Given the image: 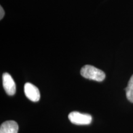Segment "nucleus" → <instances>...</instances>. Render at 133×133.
Instances as JSON below:
<instances>
[{
    "label": "nucleus",
    "mask_w": 133,
    "mask_h": 133,
    "mask_svg": "<svg viewBox=\"0 0 133 133\" xmlns=\"http://www.w3.org/2000/svg\"><path fill=\"white\" fill-rule=\"evenodd\" d=\"M80 74L81 76L86 79H92L98 82H101L105 78V74L104 71L90 65H86L83 66Z\"/></svg>",
    "instance_id": "1"
},
{
    "label": "nucleus",
    "mask_w": 133,
    "mask_h": 133,
    "mask_svg": "<svg viewBox=\"0 0 133 133\" xmlns=\"http://www.w3.org/2000/svg\"><path fill=\"white\" fill-rule=\"evenodd\" d=\"M19 126L14 121H6L1 124L0 133H18Z\"/></svg>",
    "instance_id": "5"
},
{
    "label": "nucleus",
    "mask_w": 133,
    "mask_h": 133,
    "mask_svg": "<svg viewBox=\"0 0 133 133\" xmlns=\"http://www.w3.org/2000/svg\"><path fill=\"white\" fill-rule=\"evenodd\" d=\"M3 85L5 91L8 95H14L16 91V86L14 79L8 73L3 75Z\"/></svg>",
    "instance_id": "4"
},
{
    "label": "nucleus",
    "mask_w": 133,
    "mask_h": 133,
    "mask_svg": "<svg viewBox=\"0 0 133 133\" xmlns=\"http://www.w3.org/2000/svg\"><path fill=\"white\" fill-rule=\"evenodd\" d=\"M69 120L73 124L77 125L89 124L92 121V116L89 114H81L78 112H72L69 115Z\"/></svg>",
    "instance_id": "2"
},
{
    "label": "nucleus",
    "mask_w": 133,
    "mask_h": 133,
    "mask_svg": "<svg viewBox=\"0 0 133 133\" xmlns=\"http://www.w3.org/2000/svg\"><path fill=\"white\" fill-rule=\"evenodd\" d=\"M0 11H1V15H0V19L1 20L3 19V17L4 16V9H3V8H2V6H1L0 7Z\"/></svg>",
    "instance_id": "7"
},
{
    "label": "nucleus",
    "mask_w": 133,
    "mask_h": 133,
    "mask_svg": "<svg viewBox=\"0 0 133 133\" xmlns=\"http://www.w3.org/2000/svg\"><path fill=\"white\" fill-rule=\"evenodd\" d=\"M126 97L129 102L133 103V75L129 79L127 87L125 89Z\"/></svg>",
    "instance_id": "6"
},
{
    "label": "nucleus",
    "mask_w": 133,
    "mask_h": 133,
    "mask_svg": "<svg viewBox=\"0 0 133 133\" xmlns=\"http://www.w3.org/2000/svg\"><path fill=\"white\" fill-rule=\"evenodd\" d=\"M24 92L26 97L32 102H36L40 99V92L38 88L30 83L25 84Z\"/></svg>",
    "instance_id": "3"
}]
</instances>
